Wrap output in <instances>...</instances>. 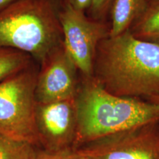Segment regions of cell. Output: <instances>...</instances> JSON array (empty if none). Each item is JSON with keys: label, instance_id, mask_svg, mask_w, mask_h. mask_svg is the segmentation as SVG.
<instances>
[{"label": "cell", "instance_id": "12", "mask_svg": "<svg viewBox=\"0 0 159 159\" xmlns=\"http://www.w3.org/2000/svg\"><path fill=\"white\" fill-rule=\"evenodd\" d=\"M34 145L0 133V159H33Z\"/></svg>", "mask_w": 159, "mask_h": 159}, {"label": "cell", "instance_id": "6", "mask_svg": "<svg viewBox=\"0 0 159 159\" xmlns=\"http://www.w3.org/2000/svg\"><path fill=\"white\" fill-rule=\"evenodd\" d=\"M59 20L63 44L74 60L80 76H93V65L101 41L110 34L108 21L92 19L85 12L63 6L59 10Z\"/></svg>", "mask_w": 159, "mask_h": 159}, {"label": "cell", "instance_id": "14", "mask_svg": "<svg viewBox=\"0 0 159 159\" xmlns=\"http://www.w3.org/2000/svg\"><path fill=\"white\" fill-rule=\"evenodd\" d=\"M60 7L63 6H71L78 11L88 13L90 9L92 0H56Z\"/></svg>", "mask_w": 159, "mask_h": 159}, {"label": "cell", "instance_id": "3", "mask_svg": "<svg viewBox=\"0 0 159 159\" xmlns=\"http://www.w3.org/2000/svg\"><path fill=\"white\" fill-rule=\"evenodd\" d=\"M56 0H18L0 11V47L29 55L39 65L63 42Z\"/></svg>", "mask_w": 159, "mask_h": 159}, {"label": "cell", "instance_id": "2", "mask_svg": "<svg viewBox=\"0 0 159 159\" xmlns=\"http://www.w3.org/2000/svg\"><path fill=\"white\" fill-rule=\"evenodd\" d=\"M75 100L77 129L74 150L103 137L159 122V103L112 94L93 77L80 76Z\"/></svg>", "mask_w": 159, "mask_h": 159}, {"label": "cell", "instance_id": "15", "mask_svg": "<svg viewBox=\"0 0 159 159\" xmlns=\"http://www.w3.org/2000/svg\"><path fill=\"white\" fill-rule=\"evenodd\" d=\"M33 159H75L71 156L70 152L65 153H53L46 150L35 152Z\"/></svg>", "mask_w": 159, "mask_h": 159}, {"label": "cell", "instance_id": "11", "mask_svg": "<svg viewBox=\"0 0 159 159\" xmlns=\"http://www.w3.org/2000/svg\"><path fill=\"white\" fill-rule=\"evenodd\" d=\"M35 61L29 55L0 47V81L19 72Z\"/></svg>", "mask_w": 159, "mask_h": 159}, {"label": "cell", "instance_id": "13", "mask_svg": "<svg viewBox=\"0 0 159 159\" xmlns=\"http://www.w3.org/2000/svg\"><path fill=\"white\" fill-rule=\"evenodd\" d=\"M113 0H92L87 15L92 19L108 21V13Z\"/></svg>", "mask_w": 159, "mask_h": 159}, {"label": "cell", "instance_id": "7", "mask_svg": "<svg viewBox=\"0 0 159 159\" xmlns=\"http://www.w3.org/2000/svg\"><path fill=\"white\" fill-rule=\"evenodd\" d=\"M35 124L39 144L53 153L74 150L77 138V119L74 99L48 103H38Z\"/></svg>", "mask_w": 159, "mask_h": 159}, {"label": "cell", "instance_id": "17", "mask_svg": "<svg viewBox=\"0 0 159 159\" xmlns=\"http://www.w3.org/2000/svg\"><path fill=\"white\" fill-rule=\"evenodd\" d=\"M157 1H159V0H150V2H157Z\"/></svg>", "mask_w": 159, "mask_h": 159}, {"label": "cell", "instance_id": "16", "mask_svg": "<svg viewBox=\"0 0 159 159\" xmlns=\"http://www.w3.org/2000/svg\"><path fill=\"white\" fill-rule=\"evenodd\" d=\"M16 1H18V0H0V11L5 8L7 6L11 5V4Z\"/></svg>", "mask_w": 159, "mask_h": 159}, {"label": "cell", "instance_id": "10", "mask_svg": "<svg viewBox=\"0 0 159 159\" xmlns=\"http://www.w3.org/2000/svg\"><path fill=\"white\" fill-rule=\"evenodd\" d=\"M130 31L137 39L159 45V1L150 2Z\"/></svg>", "mask_w": 159, "mask_h": 159}, {"label": "cell", "instance_id": "8", "mask_svg": "<svg viewBox=\"0 0 159 159\" xmlns=\"http://www.w3.org/2000/svg\"><path fill=\"white\" fill-rule=\"evenodd\" d=\"M80 74L64 44L51 51L39 64L35 98L38 103L74 99Z\"/></svg>", "mask_w": 159, "mask_h": 159}, {"label": "cell", "instance_id": "9", "mask_svg": "<svg viewBox=\"0 0 159 159\" xmlns=\"http://www.w3.org/2000/svg\"><path fill=\"white\" fill-rule=\"evenodd\" d=\"M150 2V0H113L108 19L110 25L109 35L115 36L130 30Z\"/></svg>", "mask_w": 159, "mask_h": 159}, {"label": "cell", "instance_id": "4", "mask_svg": "<svg viewBox=\"0 0 159 159\" xmlns=\"http://www.w3.org/2000/svg\"><path fill=\"white\" fill-rule=\"evenodd\" d=\"M39 65L0 81V133L33 145L39 144L36 124L35 85Z\"/></svg>", "mask_w": 159, "mask_h": 159}, {"label": "cell", "instance_id": "1", "mask_svg": "<svg viewBox=\"0 0 159 159\" xmlns=\"http://www.w3.org/2000/svg\"><path fill=\"white\" fill-rule=\"evenodd\" d=\"M92 77L112 94L159 103V45L130 30L109 35L97 49Z\"/></svg>", "mask_w": 159, "mask_h": 159}, {"label": "cell", "instance_id": "5", "mask_svg": "<svg viewBox=\"0 0 159 159\" xmlns=\"http://www.w3.org/2000/svg\"><path fill=\"white\" fill-rule=\"evenodd\" d=\"M70 154L75 159H159V122L99 139Z\"/></svg>", "mask_w": 159, "mask_h": 159}]
</instances>
